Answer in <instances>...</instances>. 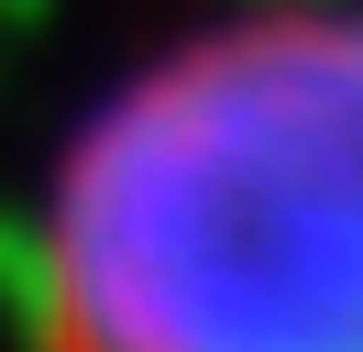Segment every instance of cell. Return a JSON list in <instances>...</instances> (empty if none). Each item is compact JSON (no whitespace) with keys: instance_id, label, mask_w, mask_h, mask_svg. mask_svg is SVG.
Returning <instances> with one entry per match:
<instances>
[{"instance_id":"6da1fadb","label":"cell","mask_w":363,"mask_h":352,"mask_svg":"<svg viewBox=\"0 0 363 352\" xmlns=\"http://www.w3.org/2000/svg\"><path fill=\"white\" fill-rule=\"evenodd\" d=\"M33 352H363V0L187 22L77 110Z\"/></svg>"}]
</instances>
